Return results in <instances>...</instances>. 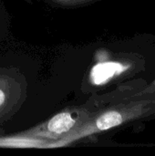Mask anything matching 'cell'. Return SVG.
Returning a JSON list of instances; mask_svg holds the SVG:
<instances>
[{
  "label": "cell",
  "mask_w": 155,
  "mask_h": 156,
  "mask_svg": "<svg viewBox=\"0 0 155 156\" xmlns=\"http://www.w3.org/2000/svg\"><path fill=\"white\" fill-rule=\"evenodd\" d=\"M96 102L90 100L80 106L68 107L50 119L24 132L21 136L53 143L57 142L78 129L97 110Z\"/></svg>",
  "instance_id": "1"
},
{
  "label": "cell",
  "mask_w": 155,
  "mask_h": 156,
  "mask_svg": "<svg viewBox=\"0 0 155 156\" xmlns=\"http://www.w3.org/2000/svg\"><path fill=\"white\" fill-rule=\"evenodd\" d=\"M22 86L15 77L0 74V119L15 112L16 106L22 99Z\"/></svg>",
  "instance_id": "2"
},
{
  "label": "cell",
  "mask_w": 155,
  "mask_h": 156,
  "mask_svg": "<svg viewBox=\"0 0 155 156\" xmlns=\"http://www.w3.org/2000/svg\"><path fill=\"white\" fill-rule=\"evenodd\" d=\"M51 1L62 5H79L86 3H90L93 0H51Z\"/></svg>",
  "instance_id": "3"
}]
</instances>
